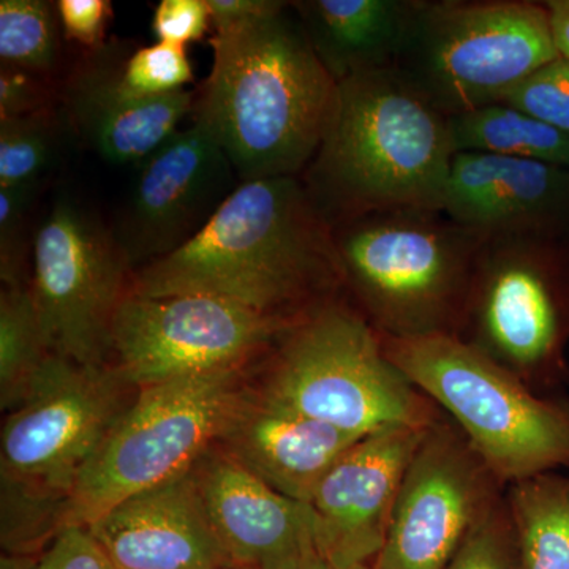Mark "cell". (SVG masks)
<instances>
[{"mask_svg":"<svg viewBox=\"0 0 569 569\" xmlns=\"http://www.w3.org/2000/svg\"><path fill=\"white\" fill-rule=\"evenodd\" d=\"M361 438L249 392L217 447L269 488L309 503L321 479Z\"/></svg>","mask_w":569,"mask_h":569,"instance_id":"20","label":"cell"},{"mask_svg":"<svg viewBox=\"0 0 569 569\" xmlns=\"http://www.w3.org/2000/svg\"><path fill=\"white\" fill-rule=\"evenodd\" d=\"M298 321L261 316L216 296L127 291L112 320L111 365L138 389L242 369L274 350Z\"/></svg>","mask_w":569,"mask_h":569,"instance_id":"11","label":"cell"},{"mask_svg":"<svg viewBox=\"0 0 569 569\" xmlns=\"http://www.w3.org/2000/svg\"><path fill=\"white\" fill-rule=\"evenodd\" d=\"M500 103L518 108L538 121L569 133V58L560 54L539 67L512 88Z\"/></svg>","mask_w":569,"mask_h":569,"instance_id":"30","label":"cell"},{"mask_svg":"<svg viewBox=\"0 0 569 569\" xmlns=\"http://www.w3.org/2000/svg\"><path fill=\"white\" fill-rule=\"evenodd\" d=\"M505 492L443 413L410 460L373 569H443Z\"/></svg>","mask_w":569,"mask_h":569,"instance_id":"13","label":"cell"},{"mask_svg":"<svg viewBox=\"0 0 569 569\" xmlns=\"http://www.w3.org/2000/svg\"><path fill=\"white\" fill-rule=\"evenodd\" d=\"M41 186L0 187V277L2 287L28 283L32 258L31 213ZM36 233V231H33Z\"/></svg>","mask_w":569,"mask_h":569,"instance_id":"29","label":"cell"},{"mask_svg":"<svg viewBox=\"0 0 569 569\" xmlns=\"http://www.w3.org/2000/svg\"><path fill=\"white\" fill-rule=\"evenodd\" d=\"M129 291L216 296L287 321L348 299L335 230L301 178L239 183L192 241L132 272Z\"/></svg>","mask_w":569,"mask_h":569,"instance_id":"1","label":"cell"},{"mask_svg":"<svg viewBox=\"0 0 569 569\" xmlns=\"http://www.w3.org/2000/svg\"><path fill=\"white\" fill-rule=\"evenodd\" d=\"M224 569H249V568L228 567V568H224Z\"/></svg>","mask_w":569,"mask_h":569,"instance_id":"39","label":"cell"},{"mask_svg":"<svg viewBox=\"0 0 569 569\" xmlns=\"http://www.w3.org/2000/svg\"><path fill=\"white\" fill-rule=\"evenodd\" d=\"M241 369L142 388L71 490L67 529L192 470L244 403Z\"/></svg>","mask_w":569,"mask_h":569,"instance_id":"9","label":"cell"},{"mask_svg":"<svg viewBox=\"0 0 569 569\" xmlns=\"http://www.w3.org/2000/svg\"><path fill=\"white\" fill-rule=\"evenodd\" d=\"M51 355L31 284L2 287L0 293V407L10 413Z\"/></svg>","mask_w":569,"mask_h":569,"instance_id":"24","label":"cell"},{"mask_svg":"<svg viewBox=\"0 0 569 569\" xmlns=\"http://www.w3.org/2000/svg\"><path fill=\"white\" fill-rule=\"evenodd\" d=\"M458 339L539 395H567L569 238L486 239Z\"/></svg>","mask_w":569,"mask_h":569,"instance_id":"7","label":"cell"},{"mask_svg":"<svg viewBox=\"0 0 569 569\" xmlns=\"http://www.w3.org/2000/svg\"><path fill=\"white\" fill-rule=\"evenodd\" d=\"M71 132L62 108L0 119V187L43 186Z\"/></svg>","mask_w":569,"mask_h":569,"instance_id":"25","label":"cell"},{"mask_svg":"<svg viewBox=\"0 0 569 569\" xmlns=\"http://www.w3.org/2000/svg\"><path fill=\"white\" fill-rule=\"evenodd\" d=\"M213 31L236 28L284 9L282 0H206Z\"/></svg>","mask_w":569,"mask_h":569,"instance_id":"36","label":"cell"},{"mask_svg":"<svg viewBox=\"0 0 569 569\" xmlns=\"http://www.w3.org/2000/svg\"><path fill=\"white\" fill-rule=\"evenodd\" d=\"M254 395L358 437L392 427L426 429L443 417L388 358L381 336L348 299L313 310L284 332Z\"/></svg>","mask_w":569,"mask_h":569,"instance_id":"5","label":"cell"},{"mask_svg":"<svg viewBox=\"0 0 569 569\" xmlns=\"http://www.w3.org/2000/svg\"><path fill=\"white\" fill-rule=\"evenodd\" d=\"M59 20L63 37L77 41L89 51L104 47L103 37L111 17V2L108 0H59Z\"/></svg>","mask_w":569,"mask_h":569,"instance_id":"34","label":"cell"},{"mask_svg":"<svg viewBox=\"0 0 569 569\" xmlns=\"http://www.w3.org/2000/svg\"><path fill=\"white\" fill-rule=\"evenodd\" d=\"M194 473L231 567L305 569L317 556L309 503L269 488L219 447L194 466Z\"/></svg>","mask_w":569,"mask_h":569,"instance_id":"16","label":"cell"},{"mask_svg":"<svg viewBox=\"0 0 569 569\" xmlns=\"http://www.w3.org/2000/svg\"><path fill=\"white\" fill-rule=\"evenodd\" d=\"M0 545L7 556H39L67 529L69 497L0 477Z\"/></svg>","mask_w":569,"mask_h":569,"instance_id":"26","label":"cell"},{"mask_svg":"<svg viewBox=\"0 0 569 569\" xmlns=\"http://www.w3.org/2000/svg\"><path fill=\"white\" fill-rule=\"evenodd\" d=\"M193 81L189 52L181 44L157 41L127 56L122 67V84L133 96L159 99L186 91Z\"/></svg>","mask_w":569,"mask_h":569,"instance_id":"28","label":"cell"},{"mask_svg":"<svg viewBox=\"0 0 569 569\" xmlns=\"http://www.w3.org/2000/svg\"><path fill=\"white\" fill-rule=\"evenodd\" d=\"M290 11L288 2L209 40L212 69L193 119L216 138L241 182L301 178L335 110L339 84Z\"/></svg>","mask_w":569,"mask_h":569,"instance_id":"2","label":"cell"},{"mask_svg":"<svg viewBox=\"0 0 569 569\" xmlns=\"http://www.w3.org/2000/svg\"><path fill=\"white\" fill-rule=\"evenodd\" d=\"M239 183L233 164L204 123L193 119L192 126L176 132L138 164L112 228L130 268L137 271L192 241Z\"/></svg>","mask_w":569,"mask_h":569,"instance_id":"14","label":"cell"},{"mask_svg":"<svg viewBox=\"0 0 569 569\" xmlns=\"http://www.w3.org/2000/svg\"><path fill=\"white\" fill-rule=\"evenodd\" d=\"M31 290L51 355L111 365V328L132 268L102 220L59 194L33 233Z\"/></svg>","mask_w":569,"mask_h":569,"instance_id":"10","label":"cell"},{"mask_svg":"<svg viewBox=\"0 0 569 569\" xmlns=\"http://www.w3.org/2000/svg\"><path fill=\"white\" fill-rule=\"evenodd\" d=\"M385 353L505 486L569 468V396H545L451 336L391 339Z\"/></svg>","mask_w":569,"mask_h":569,"instance_id":"6","label":"cell"},{"mask_svg":"<svg viewBox=\"0 0 569 569\" xmlns=\"http://www.w3.org/2000/svg\"><path fill=\"white\" fill-rule=\"evenodd\" d=\"M127 56L118 44L89 51L62 89L61 108L71 132L111 164H140L162 148L193 114L197 96L179 91L142 99L123 88Z\"/></svg>","mask_w":569,"mask_h":569,"instance_id":"17","label":"cell"},{"mask_svg":"<svg viewBox=\"0 0 569 569\" xmlns=\"http://www.w3.org/2000/svg\"><path fill=\"white\" fill-rule=\"evenodd\" d=\"M443 212L488 238H569V168L492 153H456Z\"/></svg>","mask_w":569,"mask_h":569,"instance_id":"19","label":"cell"},{"mask_svg":"<svg viewBox=\"0 0 569 569\" xmlns=\"http://www.w3.org/2000/svg\"><path fill=\"white\" fill-rule=\"evenodd\" d=\"M86 529L114 569L231 567L209 522L194 467L126 498Z\"/></svg>","mask_w":569,"mask_h":569,"instance_id":"18","label":"cell"},{"mask_svg":"<svg viewBox=\"0 0 569 569\" xmlns=\"http://www.w3.org/2000/svg\"><path fill=\"white\" fill-rule=\"evenodd\" d=\"M348 301L381 337H458L488 236L443 211L397 208L335 228Z\"/></svg>","mask_w":569,"mask_h":569,"instance_id":"4","label":"cell"},{"mask_svg":"<svg viewBox=\"0 0 569 569\" xmlns=\"http://www.w3.org/2000/svg\"><path fill=\"white\" fill-rule=\"evenodd\" d=\"M209 22L206 0H162L153 11L152 31L157 41L187 47L203 39Z\"/></svg>","mask_w":569,"mask_h":569,"instance_id":"33","label":"cell"},{"mask_svg":"<svg viewBox=\"0 0 569 569\" xmlns=\"http://www.w3.org/2000/svg\"><path fill=\"white\" fill-rule=\"evenodd\" d=\"M305 569H373V567H370V565H361V567L340 568L316 556L307 561Z\"/></svg>","mask_w":569,"mask_h":569,"instance_id":"38","label":"cell"},{"mask_svg":"<svg viewBox=\"0 0 569 569\" xmlns=\"http://www.w3.org/2000/svg\"><path fill=\"white\" fill-rule=\"evenodd\" d=\"M39 74L2 66L0 70V119L20 118L50 108V93Z\"/></svg>","mask_w":569,"mask_h":569,"instance_id":"35","label":"cell"},{"mask_svg":"<svg viewBox=\"0 0 569 569\" xmlns=\"http://www.w3.org/2000/svg\"><path fill=\"white\" fill-rule=\"evenodd\" d=\"M520 569H569V473L548 471L505 492Z\"/></svg>","mask_w":569,"mask_h":569,"instance_id":"22","label":"cell"},{"mask_svg":"<svg viewBox=\"0 0 569 569\" xmlns=\"http://www.w3.org/2000/svg\"><path fill=\"white\" fill-rule=\"evenodd\" d=\"M559 56L545 2L418 0L395 69L449 118L500 103Z\"/></svg>","mask_w":569,"mask_h":569,"instance_id":"8","label":"cell"},{"mask_svg":"<svg viewBox=\"0 0 569 569\" xmlns=\"http://www.w3.org/2000/svg\"><path fill=\"white\" fill-rule=\"evenodd\" d=\"M429 427H392L362 437L326 473L309 501L320 559L340 568L372 567L407 468Z\"/></svg>","mask_w":569,"mask_h":569,"instance_id":"15","label":"cell"},{"mask_svg":"<svg viewBox=\"0 0 569 569\" xmlns=\"http://www.w3.org/2000/svg\"><path fill=\"white\" fill-rule=\"evenodd\" d=\"M443 569H520L518 542L505 498L471 531Z\"/></svg>","mask_w":569,"mask_h":569,"instance_id":"31","label":"cell"},{"mask_svg":"<svg viewBox=\"0 0 569 569\" xmlns=\"http://www.w3.org/2000/svg\"><path fill=\"white\" fill-rule=\"evenodd\" d=\"M61 20L56 3L44 0L0 2L2 66L50 74L61 58Z\"/></svg>","mask_w":569,"mask_h":569,"instance_id":"27","label":"cell"},{"mask_svg":"<svg viewBox=\"0 0 569 569\" xmlns=\"http://www.w3.org/2000/svg\"><path fill=\"white\" fill-rule=\"evenodd\" d=\"M0 569H114L86 527H69L39 556L2 553Z\"/></svg>","mask_w":569,"mask_h":569,"instance_id":"32","label":"cell"},{"mask_svg":"<svg viewBox=\"0 0 569 569\" xmlns=\"http://www.w3.org/2000/svg\"><path fill=\"white\" fill-rule=\"evenodd\" d=\"M545 6L549 11L557 50L569 58V0H545Z\"/></svg>","mask_w":569,"mask_h":569,"instance_id":"37","label":"cell"},{"mask_svg":"<svg viewBox=\"0 0 569 569\" xmlns=\"http://www.w3.org/2000/svg\"><path fill=\"white\" fill-rule=\"evenodd\" d=\"M290 7L339 84L356 74L395 69L418 0H299Z\"/></svg>","mask_w":569,"mask_h":569,"instance_id":"21","label":"cell"},{"mask_svg":"<svg viewBox=\"0 0 569 569\" xmlns=\"http://www.w3.org/2000/svg\"><path fill=\"white\" fill-rule=\"evenodd\" d=\"M456 152L448 116L396 69L339 82L320 148L301 176L332 230L387 209L443 211Z\"/></svg>","mask_w":569,"mask_h":569,"instance_id":"3","label":"cell"},{"mask_svg":"<svg viewBox=\"0 0 569 569\" xmlns=\"http://www.w3.org/2000/svg\"><path fill=\"white\" fill-rule=\"evenodd\" d=\"M448 127L456 153H492L569 168V133L507 103L449 116Z\"/></svg>","mask_w":569,"mask_h":569,"instance_id":"23","label":"cell"},{"mask_svg":"<svg viewBox=\"0 0 569 569\" xmlns=\"http://www.w3.org/2000/svg\"><path fill=\"white\" fill-rule=\"evenodd\" d=\"M138 389L114 366L48 356L0 433V477L70 498L81 471L132 406Z\"/></svg>","mask_w":569,"mask_h":569,"instance_id":"12","label":"cell"}]
</instances>
